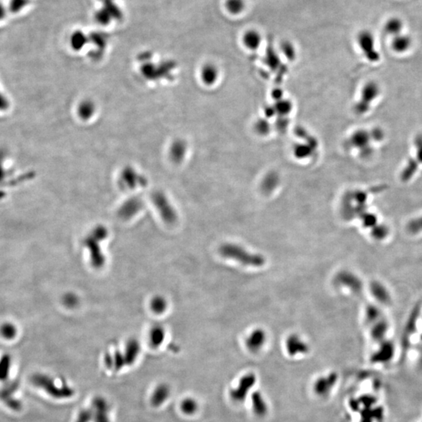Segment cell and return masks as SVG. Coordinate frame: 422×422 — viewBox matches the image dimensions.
I'll list each match as a JSON object with an SVG mask.
<instances>
[{
  "label": "cell",
  "instance_id": "ffe728a7",
  "mask_svg": "<svg viewBox=\"0 0 422 422\" xmlns=\"http://www.w3.org/2000/svg\"><path fill=\"white\" fill-rule=\"evenodd\" d=\"M407 229L410 234H420L422 233V215L415 217L409 221Z\"/></svg>",
  "mask_w": 422,
  "mask_h": 422
},
{
  "label": "cell",
  "instance_id": "603a6c76",
  "mask_svg": "<svg viewBox=\"0 0 422 422\" xmlns=\"http://www.w3.org/2000/svg\"><path fill=\"white\" fill-rule=\"evenodd\" d=\"M28 0H11L10 10L13 12H18L28 5Z\"/></svg>",
  "mask_w": 422,
  "mask_h": 422
},
{
  "label": "cell",
  "instance_id": "d4e9b609",
  "mask_svg": "<svg viewBox=\"0 0 422 422\" xmlns=\"http://www.w3.org/2000/svg\"><path fill=\"white\" fill-rule=\"evenodd\" d=\"M10 105L11 104L7 96L0 90V112L7 111L9 109Z\"/></svg>",
  "mask_w": 422,
  "mask_h": 422
},
{
  "label": "cell",
  "instance_id": "f1b7e54d",
  "mask_svg": "<svg viewBox=\"0 0 422 422\" xmlns=\"http://www.w3.org/2000/svg\"><path fill=\"white\" fill-rule=\"evenodd\" d=\"M6 14H7V9L0 4V21L5 18Z\"/></svg>",
  "mask_w": 422,
  "mask_h": 422
},
{
  "label": "cell",
  "instance_id": "5b68a950",
  "mask_svg": "<svg viewBox=\"0 0 422 422\" xmlns=\"http://www.w3.org/2000/svg\"><path fill=\"white\" fill-rule=\"evenodd\" d=\"M367 321L370 324L371 333L376 339H381L387 332V321L379 309L376 306L368 305L367 308Z\"/></svg>",
  "mask_w": 422,
  "mask_h": 422
},
{
  "label": "cell",
  "instance_id": "d6986e66",
  "mask_svg": "<svg viewBox=\"0 0 422 422\" xmlns=\"http://www.w3.org/2000/svg\"><path fill=\"white\" fill-rule=\"evenodd\" d=\"M11 358L6 356L0 359V381H4L8 378L11 371Z\"/></svg>",
  "mask_w": 422,
  "mask_h": 422
},
{
  "label": "cell",
  "instance_id": "cb8c5ba5",
  "mask_svg": "<svg viewBox=\"0 0 422 422\" xmlns=\"http://www.w3.org/2000/svg\"><path fill=\"white\" fill-rule=\"evenodd\" d=\"M6 156L4 152L0 151V182H2L8 174L7 167L5 165Z\"/></svg>",
  "mask_w": 422,
  "mask_h": 422
},
{
  "label": "cell",
  "instance_id": "44dd1931",
  "mask_svg": "<svg viewBox=\"0 0 422 422\" xmlns=\"http://www.w3.org/2000/svg\"><path fill=\"white\" fill-rule=\"evenodd\" d=\"M93 420V411L91 409H83L78 413L75 422H90Z\"/></svg>",
  "mask_w": 422,
  "mask_h": 422
},
{
  "label": "cell",
  "instance_id": "5bb4252c",
  "mask_svg": "<svg viewBox=\"0 0 422 422\" xmlns=\"http://www.w3.org/2000/svg\"><path fill=\"white\" fill-rule=\"evenodd\" d=\"M336 377L334 374L327 376V377H321L317 379L315 384H314V392L317 394L322 395L327 394L329 390H331L336 382Z\"/></svg>",
  "mask_w": 422,
  "mask_h": 422
},
{
  "label": "cell",
  "instance_id": "4316f807",
  "mask_svg": "<svg viewBox=\"0 0 422 422\" xmlns=\"http://www.w3.org/2000/svg\"><path fill=\"white\" fill-rule=\"evenodd\" d=\"M277 111H280V112L283 113V114H287V113L290 112V110H291V107H290V103H280L278 104V106H277Z\"/></svg>",
  "mask_w": 422,
  "mask_h": 422
},
{
  "label": "cell",
  "instance_id": "7a4b0ae2",
  "mask_svg": "<svg viewBox=\"0 0 422 422\" xmlns=\"http://www.w3.org/2000/svg\"><path fill=\"white\" fill-rule=\"evenodd\" d=\"M34 386L43 390L47 394L52 396L53 398L59 399H69L74 396V389L64 385L62 386H57V383L54 382L53 378L45 374H35L31 378Z\"/></svg>",
  "mask_w": 422,
  "mask_h": 422
},
{
  "label": "cell",
  "instance_id": "3957f363",
  "mask_svg": "<svg viewBox=\"0 0 422 422\" xmlns=\"http://www.w3.org/2000/svg\"><path fill=\"white\" fill-rule=\"evenodd\" d=\"M357 42L360 52L370 63L379 62L380 53L378 50L376 37L369 30H363L357 35Z\"/></svg>",
  "mask_w": 422,
  "mask_h": 422
},
{
  "label": "cell",
  "instance_id": "9a60e30c",
  "mask_svg": "<svg viewBox=\"0 0 422 422\" xmlns=\"http://www.w3.org/2000/svg\"><path fill=\"white\" fill-rule=\"evenodd\" d=\"M252 406L256 414L264 416L267 411V405L264 396L260 393H253L252 396Z\"/></svg>",
  "mask_w": 422,
  "mask_h": 422
},
{
  "label": "cell",
  "instance_id": "7c38bea8",
  "mask_svg": "<svg viewBox=\"0 0 422 422\" xmlns=\"http://www.w3.org/2000/svg\"><path fill=\"white\" fill-rule=\"evenodd\" d=\"M171 394V388L167 384L158 385L154 390L150 398V403L154 407H159L169 398Z\"/></svg>",
  "mask_w": 422,
  "mask_h": 422
},
{
  "label": "cell",
  "instance_id": "8fae6325",
  "mask_svg": "<svg viewBox=\"0 0 422 422\" xmlns=\"http://www.w3.org/2000/svg\"><path fill=\"white\" fill-rule=\"evenodd\" d=\"M412 43L411 37L403 32L392 38L391 48L396 54H403L411 48Z\"/></svg>",
  "mask_w": 422,
  "mask_h": 422
},
{
  "label": "cell",
  "instance_id": "52a82bcc",
  "mask_svg": "<svg viewBox=\"0 0 422 422\" xmlns=\"http://www.w3.org/2000/svg\"><path fill=\"white\" fill-rule=\"evenodd\" d=\"M256 383V377L253 374H248L240 379L239 386L231 392V398L236 401H243L249 391Z\"/></svg>",
  "mask_w": 422,
  "mask_h": 422
},
{
  "label": "cell",
  "instance_id": "e0dca14e",
  "mask_svg": "<svg viewBox=\"0 0 422 422\" xmlns=\"http://www.w3.org/2000/svg\"><path fill=\"white\" fill-rule=\"evenodd\" d=\"M138 352H139V347H138V343L136 342H130L126 348L125 355H124L127 365L130 366L134 364L136 360Z\"/></svg>",
  "mask_w": 422,
  "mask_h": 422
},
{
  "label": "cell",
  "instance_id": "30bf717a",
  "mask_svg": "<svg viewBox=\"0 0 422 422\" xmlns=\"http://www.w3.org/2000/svg\"><path fill=\"white\" fill-rule=\"evenodd\" d=\"M200 78L206 85L213 86L217 84L220 78V71H219L218 67L212 63L204 64L200 71Z\"/></svg>",
  "mask_w": 422,
  "mask_h": 422
},
{
  "label": "cell",
  "instance_id": "ac0fdd59",
  "mask_svg": "<svg viewBox=\"0 0 422 422\" xmlns=\"http://www.w3.org/2000/svg\"><path fill=\"white\" fill-rule=\"evenodd\" d=\"M181 410L186 415H193L198 410V403L193 398H186L181 403Z\"/></svg>",
  "mask_w": 422,
  "mask_h": 422
},
{
  "label": "cell",
  "instance_id": "7402d4cb",
  "mask_svg": "<svg viewBox=\"0 0 422 422\" xmlns=\"http://www.w3.org/2000/svg\"><path fill=\"white\" fill-rule=\"evenodd\" d=\"M113 360H114V369L116 371H119L126 364L124 356H123L122 353H120V352L115 353L114 357H113Z\"/></svg>",
  "mask_w": 422,
  "mask_h": 422
},
{
  "label": "cell",
  "instance_id": "9c48e42d",
  "mask_svg": "<svg viewBox=\"0 0 422 422\" xmlns=\"http://www.w3.org/2000/svg\"><path fill=\"white\" fill-rule=\"evenodd\" d=\"M263 37L261 33L257 29H248L242 35V43L243 46L250 51H256L262 44Z\"/></svg>",
  "mask_w": 422,
  "mask_h": 422
},
{
  "label": "cell",
  "instance_id": "6da1fadb",
  "mask_svg": "<svg viewBox=\"0 0 422 422\" xmlns=\"http://www.w3.org/2000/svg\"><path fill=\"white\" fill-rule=\"evenodd\" d=\"M384 138L383 131L374 128L371 131L359 129L353 132L350 138V146L355 149L364 157H368L374 153V144Z\"/></svg>",
  "mask_w": 422,
  "mask_h": 422
},
{
  "label": "cell",
  "instance_id": "484cf974",
  "mask_svg": "<svg viewBox=\"0 0 422 422\" xmlns=\"http://www.w3.org/2000/svg\"><path fill=\"white\" fill-rule=\"evenodd\" d=\"M2 335L7 339H12L14 336V329L11 326H5L2 329Z\"/></svg>",
  "mask_w": 422,
  "mask_h": 422
},
{
  "label": "cell",
  "instance_id": "2e32d148",
  "mask_svg": "<svg viewBox=\"0 0 422 422\" xmlns=\"http://www.w3.org/2000/svg\"><path fill=\"white\" fill-rule=\"evenodd\" d=\"M245 0H225L224 7L226 11L232 15L241 14L246 8Z\"/></svg>",
  "mask_w": 422,
  "mask_h": 422
},
{
  "label": "cell",
  "instance_id": "ba28073f",
  "mask_svg": "<svg viewBox=\"0 0 422 422\" xmlns=\"http://www.w3.org/2000/svg\"><path fill=\"white\" fill-rule=\"evenodd\" d=\"M93 411L94 422H111L109 417L110 406L103 396H96L92 400V408Z\"/></svg>",
  "mask_w": 422,
  "mask_h": 422
},
{
  "label": "cell",
  "instance_id": "83f0119b",
  "mask_svg": "<svg viewBox=\"0 0 422 422\" xmlns=\"http://www.w3.org/2000/svg\"><path fill=\"white\" fill-rule=\"evenodd\" d=\"M105 364L108 369L114 368V360H113V357L111 355H109V354L106 356Z\"/></svg>",
  "mask_w": 422,
  "mask_h": 422
},
{
  "label": "cell",
  "instance_id": "8992f818",
  "mask_svg": "<svg viewBox=\"0 0 422 422\" xmlns=\"http://www.w3.org/2000/svg\"><path fill=\"white\" fill-rule=\"evenodd\" d=\"M414 156L412 157V160H409L406 168L403 169L402 172V179H410L412 176L417 172L419 167L422 165V136L418 137L415 140L414 143Z\"/></svg>",
  "mask_w": 422,
  "mask_h": 422
},
{
  "label": "cell",
  "instance_id": "277c9868",
  "mask_svg": "<svg viewBox=\"0 0 422 422\" xmlns=\"http://www.w3.org/2000/svg\"><path fill=\"white\" fill-rule=\"evenodd\" d=\"M381 94V88L374 81H369L362 88L356 111L360 114H367Z\"/></svg>",
  "mask_w": 422,
  "mask_h": 422
},
{
  "label": "cell",
  "instance_id": "4fadbf2b",
  "mask_svg": "<svg viewBox=\"0 0 422 422\" xmlns=\"http://www.w3.org/2000/svg\"><path fill=\"white\" fill-rule=\"evenodd\" d=\"M403 28H404V23L403 20L398 17H392L385 23V32L386 35H390L392 38L403 33Z\"/></svg>",
  "mask_w": 422,
  "mask_h": 422
}]
</instances>
